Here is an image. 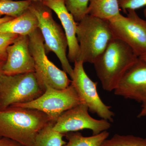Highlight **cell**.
Here are the masks:
<instances>
[{
  "label": "cell",
  "instance_id": "obj_1",
  "mask_svg": "<svg viewBox=\"0 0 146 146\" xmlns=\"http://www.w3.org/2000/svg\"><path fill=\"white\" fill-rule=\"evenodd\" d=\"M50 122L40 110L12 106L0 110V137L33 146L37 134Z\"/></svg>",
  "mask_w": 146,
  "mask_h": 146
},
{
  "label": "cell",
  "instance_id": "obj_2",
  "mask_svg": "<svg viewBox=\"0 0 146 146\" xmlns=\"http://www.w3.org/2000/svg\"><path fill=\"white\" fill-rule=\"evenodd\" d=\"M138 58L125 43L113 38L93 64L103 89L107 91H114Z\"/></svg>",
  "mask_w": 146,
  "mask_h": 146
},
{
  "label": "cell",
  "instance_id": "obj_11",
  "mask_svg": "<svg viewBox=\"0 0 146 146\" xmlns=\"http://www.w3.org/2000/svg\"><path fill=\"white\" fill-rule=\"evenodd\" d=\"M115 95L142 103L146 102V61L138 60L123 76Z\"/></svg>",
  "mask_w": 146,
  "mask_h": 146
},
{
  "label": "cell",
  "instance_id": "obj_8",
  "mask_svg": "<svg viewBox=\"0 0 146 146\" xmlns=\"http://www.w3.org/2000/svg\"><path fill=\"white\" fill-rule=\"evenodd\" d=\"M126 13V16L121 13L108 21L114 38L125 43L139 57L146 53V19L135 10H128Z\"/></svg>",
  "mask_w": 146,
  "mask_h": 146
},
{
  "label": "cell",
  "instance_id": "obj_10",
  "mask_svg": "<svg viewBox=\"0 0 146 146\" xmlns=\"http://www.w3.org/2000/svg\"><path fill=\"white\" fill-rule=\"evenodd\" d=\"M88 107L83 103L76 106L61 114L55 123L53 129L59 133L66 134L84 129L92 131L93 135H97L109 129V121L98 120L89 115Z\"/></svg>",
  "mask_w": 146,
  "mask_h": 146
},
{
  "label": "cell",
  "instance_id": "obj_28",
  "mask_svg": "<svg viewBox=\"0 0 146 146\" xmlns=\"http://www.w3.org/2000/svg\"><path fill=\"white\" fill-rule=\"evenodd\" d=\"M143 13L144 16H145V18H146V6L145 7V9L144 10Z\"/></svg>",
  "mask_w": 146,
  "mask_h": 146
},
{
  "label": "cell",
  "instance_id": "obj_15",
  "mask_svg": "<svg viewBox=\"0 0 146 146\" xmlns=\"http://www.w3.org/2000/svg\"><path fill=\"white\" fill-rule=\"evenodd\" d=\"M119 0H90L87 14L109 21L121 14Z\"/></svg>",
  "mask_w": 146,
  "mask_h": 146
},
{
  "label": "cell",
  "instance_id": "obj_14",
  "mask_svg": "<svg viewBox=\"0 0 146 146\" xmlns=\"http://www.w3.org/2000/svg\"><path fill=\"white\" fill-rule=\"evenodd\" d=\"M38 28L37 18L29 8L21 16L0 25V33L29 35Z\"/></svg>",
  "mask_w": 146,
  "mask_h": 146
},
{
  "label": "cell",
  "instance_id": "obj_18",
  "mask_svg": "<svg viewBox=\"0 0 146 146\" xmlns=\"http://www.w3.org/2000/svg\"><path fill=\"white\" fill-rule=\"evenodd\" d=\"M32 1L31 0H0V18L4 16L15 18L21 16L28 9Z\"/></svg>",
  "mask_w": 146,
  "mask_h": 146
},
{
  "label": "cell",
  "instance_id": "obj_7",
  "mask_svg": "<svg viewBox=\"0 0 146 146\" xmlns=\"http://www.w3.org/2000/svg\"><path fill=\"white\" fill-rule=\"evenodd\" d=\"M81 103L77 93L71 83L67 88L62 90L46 85L44 93L38 98L27 103L13 106L40 110L55 123L62 113Z\"/></svg>",
  "mask_w": 146,
  "mask_h": 146
},
{
  "label": "cell",
  "instance_id": "obj_20",
  "mask_svg": "<svg viewBox=\"0 0 146 146\" xmlns=\"http://www.w3.org/2000/svg\"><path fill=\"white\" fill-rule=\"evenodd\" d=\"M90 0H65V4L75 21L78 23L87 15Z\"/></svg>",
  "mask_w": 146,
  "mask_h": 146
},
{
  "label": "cell",
  "instance_id": "obj_12",
  "mask_svg": "<svg viewBox=\"0 0 146 146\" xmlns=\"http://www.w3.org/2000/svg\"><path fill=\"white\" fill-rule=\"evenodd\" d=\"M7 58L3 74L13 75L34 72V59L29 49L28 35H19L7 48Z\"/></svg>",
  "mask_w": 146,
  "mask_h": 146
},
{
  "label": "cell",
  "instance_id": "obj_4",
  "mask_svg": "<svg viewBox=\"0 0 146 146\" xmlns=\"http://www.w3.org/2000/svg\"><path fill=\"white\" fill-rule=\"evenodd\" d=\"M29 9L36 16L44 42L46 53L52 52L60 60L63 70L72 77L73 73L67 55L68 43L63 29L54 21L51 10L42 1H32Z\"/></svg>",
  "mask_w": 146,
  "mask_h": 146
},
{
  "label": "cell",
  "instance_id": "obj_26",
  "mask_svg": "<svg viewBox=\"0 0 146 146\" xmlns=\"http://www.w3.org/2000/svg\"><path fill=\"white\" fill-rule=\"evenodd\" d=\"M5 61L0 60V79L3 74V67Z\"/></svg>",
  "mask_w": 146,
  "mask_h": 146
},
{
  "label": "cell",
  "instance_id": "obj_9",
  "mask_svg": "<svg viewBox=\"0 0 146 146\" xmlns=\"http://www.w3.org/2000/svg\"><path fill=\"white\" fill-rule=\"evenodd\" d=\"M74 63L72 83L82 103L86 105L90 112L102 119L113 122L115 114L111 111V107L105 104L100 98L97 90L98 83L94 82L87 75L82 61L76 60Z\"/></svg>",
  "mask_w": 146,
  "mask_h": 146
},
{
  "label": "cell",
  "instance_id": "obj_23",
  "mask_svg": "<svg viewBox=\"0 0 146 146\" xmlns=\"http://www.w3.org/2000/svg\"><path fill=\"white\" fill-rule=\"evenodd\" d=\"M0 146H22L21 144L9 138H0Z\"/></svg>",
  "mask_w": 146,
  "mask_h": 146
},
{
  "label": "cell",
  "instance_id": "obj_6",
  "mask_svg": "<svg viewBox=\"0 0 146 146\" xmlns=\"http://www.w3.org/2000/svg\"><path fill=\"white\" fill-rule=\"evenodd\" d=\"M45 91L34 72L13 75L3 74L0 79V110L14 105L33 101Z\"/></svg>",
  "mask_w": 146,
  "mask_h": 146
},
{
  "label": "cell",
  "instance_id": "obj_13",
  "mask_svg": "<svg viewBox=\"0 0 146 146\" xmlns=\"http://www.w3.org/2000/svg\"><path fill=\"white\" fill-rule=\"evenodd\" d=\"M42 2L45 5L54 11L60 20L68 41V60L70 62L74 63L78 59L80 52L76 36L78 23L67 9L65 0H48Z\"/></svg>",
  "mask_w": 146,
  "mask_h": 146
},
{
  "label": "cell",
  "instance_id": "obj_21",
  "mask_svg": "<svg viewBox=\"0 0 146 146\" xmlns=\"http://www.w3.org/2000/svg\"><path fill=\"white\" fill-rule=\"evenodd\" d=\"M18 35L0 33V60L5 61L7 58V47L18 37Z\"/></svg>",
  "mask_w": 146,
  "mask_h": 146
},
{
  "label": "cell",
  "instance_id": "obj_24",
  "mask_svg": "<svg viewBox=\"0 0 146 146\" xmlns=\"http://www.w3.org/2000/svg\"><path fill=\"white\" fill-rule=\"evenodd\" d=\"M138 118L146 117V102L142 103L141 111L138 114Z\"/></svg>",
  "mask_w": 146,
  "mask_h": 146
},
{
  "label": "cell",
  "instance_id": "obj_16",
  "mask_svg": "<svg viewBox=\"0 0 146 146\" xmlns=\"http://www.w3.org/2000/svg\"><path fill=\"white\" fill-rule=\"evenodd\" d=\"M109 135L107 131L88 137L84 136L78 132H69L65 134L68 142L63 146H101Z\"/></svg>",
  "mask_w": 146,
  "mask_h": 146
},
{
  "label": "cell",
  "instance_id": "obj_25",
  "mask_svg": "<svg viewBox=\"0 0 146 146\" xmlns=\"http://www.w3.org/2000/svg\"><path fill=\"white\" fill-rule=\"evenodd\" d=\"M13 17H9V16H4L0 18V25L10 21L13 19Z\"/></svg>",
  "mask_w": 146,
  "mask_h": 146
},
{
  "label": "cell",
  "instance_id": "obj_30",
  "mask_svg": "<svg viewBox=\"0 0 146 146\" xmlns=\"http://www.w3.org/2000/svg\"><path fill=\"white\" fill-rule=\"evenodd\" d=\"M0 138H1V137H0Z\"/></svg>",
  "mask_w": 146,
  "mask_h": 146
},
{
  "label": "cell",
  "instance_id": "obj_19",
  "mask_svg": "<svg viewBox=\"0 0 146 146\" xmlns=\"http://www.w3.org/2000/svg\"><path fill=\"white\" fill-rule=\"evenodd\" d=\"M101 146H146V138L116 134L105 140Z\"/></svg>",
  "mask_w": 146,
  "mask_h": 146
},
{
  "label": "cell",
  "instance_id": "obj_31",
  "mask_svg": "<svg viewBox=\"0 0 146 146\" xmlns=\"http://www.w3.org/2000/svg\"></svg>",
  "mask_w": 146,
  "mask_h": 146
},
{
  "label": "cell",
  "instance_id": "obj_17",
  "mask_svg": "<svg viewBox=\"0 0 146 146\" xmlns=\"http://www.w3.org/2000/svg\"><path fill=\"white\" fill-rule=\"evenodd\" d=\"M50 122L38 133L33 146H63L66 142L63 140L65 134L53 129L54 123Z\"/></svg>",
  "mask_w": 146,
  "mask_h": 146
},
{
  "label": "cell",
  "instance_id": "obj_5",
  "mask_svg": "<svg viewBox=\"0 0 146 146\" xmlns=\"http://www.w3.org/2000/svg\"><path fill=\"white\" fill-rule=\"evenodd\" d=\"M28 36L29 49L34 61V73L39 85L44 91L46 85L58 90L66 89L72 80L67 73L57 68L47 57L44 38L39 29Z\"/></svg>",
  "mask_w": 146,
  "mask_h": 146
},
{
  "label": "cell",
  "instance_id": "obj_29",
  "mask_svg": "<svg viewBox=\"0 0 146 146\" xmlns=\"http://www.w3.org/2000/svg\"><path fill=\"white\" fill-rule=\"evenodd\" d=\"M33 1H48V0H31Z\"/></svg>",
  "mask_w": 146,
  "mask_h": 146
},
{
  "label": "cell",
  "instance_id": "obj_22",
  "mask_svg": "<svg viewBox=\"0 0 146 146\" xmlns=\"http://www.w3.org/2000/svg\"><path fill=\"white\" fill-rule=\"evenodd\" d=\"M120 8L124 13L127 11L136 9L146 6V0H119Z\"/></svg>",
  "mask_w": 146,
  "mask_h": 146
},
{
  "label": "cell",
  "instance_id": "obj_27",
  "mask_svg": "<svg viewBox=\"0 0 146 146\" xmlns=\"http://www.w3.org/2000/svg\"><path fill=\"white\" fill-rule=\"evenodd\" d=\"M139 58H141L142 60H144V61H146V53L145 54L143 55L142 56H140L139 57Z\"/></svg>",
  "mask_w": 146,
  "mask_h": 146
},
{
  "label": "cell",
  "instance_id": "obj_3",
  "mask_svg": "<svg viewBox=\"0 0 146 146\" xmlns=\"http://www.w3.org/2000/svg\"><path fill=\"white\" fill-rule=\"evenodd\" d=\"M80 52L77 60L94 64L114 38L109 22L87 14L78 23Z\"/></svg>",
  "mask_w": 146,
  "mask_h": 146
}]
</instances>
